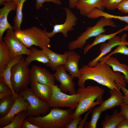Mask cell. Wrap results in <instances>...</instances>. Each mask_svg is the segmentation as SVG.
Listing matches in <instances>:
<instances>
[{
	"mask_svg": "<svg viewBox=\"0 0 128 128\" xmlns=\"http://www.w3.org/2000/svg\"><path fill=\"white\" fill-rule=\"evenodd\" d=\"M110 67L106 63L99 61L94 67H90L87 64L83 65L79 69L81 76L78 82V86L85 87L86 81L91 80L110 90L115 89L120 90V88L115 82L116 81L126 87V82L124 75L119 72H114Z\"/></svg>",
	"mask_w": 128,
	"mask_h": 128,
	"instance_id": "obj_1",
	"label": "cell"
},
{
	"mask_svg": "<svg viewBox=\"0 0 128 128\" xmlns=\"http://www.w3.org/2000/svg\"><path fill=\"white\" fill-rule=\"evenodd\" d=\"M74 110L70 108L62 109L52 108L48 113L44 116L28 117L27 118L40 128H64L73 119Z\"/></svg>",
	"mask_w": 128,
	"mask_h": 128,
	"instance_id": "obj_2",
	"label": "cell"
},
{
	"mask_svg": "<svg viewBox=\"0 0 128 128\" xmlns=\"http://www.w3.org/2000/svg\"><path fill=\"white\" fill-rule=\"evenodd\" d=\"M104 89L98 86L88 85L86 87H79L76 93L81 96L78 105L73 115V119L80 116L102 100Z\"/></svg>",
	"mask_w": 128,
	"mask_h": 128,
	"instance_id": "obj_3",
	"label": "cell"
},
{
	"mask_svg": "<svg viewBox=\"0 0 128 128\" xmlns=\"http://www.w3.org/2000/svg\"><path fill=\"white\" fill-rule=\"evenodd\" d=\"M106 26L115 27L117 26L113 21V19L101 17L94 26L87 27L85 31L82 33L75 40L69 43L68 45L69 50L82 49L89 38L105 33L106 30L104 27Z\"/></svg>",
	"mask_w": 128,
	"mask_h": 128,
	"instance_id": "obj_4",
	"label": "cell"
},
{
	"mask_svg": "<svg viewBox=\"0 0 128 128\" xmlns=\"http://www.w3.org/2000/svg\"><path fill=\"white\" fill-rule=\"evenodd\" d=\"M46 30L44 28L43 30L34 26L14 32L17 38L27 48L35 45L41 48L44 46H50V39L46 34Z\"/></svg>",
	"mask_w": 128,
	"mask_h": 128,
	"instance_id": "obj_5",
	"label": "cell"
},
{
	"mask_svg": "<svg viewBox=\"0 0 128 128\" xmlns=\"http://www.w3.org/2000/svg\"><path fill=\"white\" fill-rule=\"evenodd\" d=\"M25 59L23 57L11 69V82L14 90L17 94L27 88L30 83V69L27 65Z\"/></svg>",
	"mask_w": 128,
	"mask_h": 128,
	"instance_id": "obj_6",
	"label": "cell"
},
{
	"mask_svg": "<svg viewBox=\"0 0 128 128\" xmlns=\"http://www.w3.org/2000/svg\"><path fill=\"white\" fill-rule=\"evenodd\" d=\"M51 88L52 93L48 103L50 108L68 107L74 110L76 108L80 94H66L62 92L57 85L53 86Z\"/></svg>",
	"mask_w": 128,
	"mask_h": 128,
	"instance_id": "obj_7",
	"label": "cell"
},
{
	"mask_svg": "<svg viewBox=\"0 0 128 128\" xmlns=\"http://www.w3.org/2000/svg\"><path fill=\"white\" fill-rule=\"evenodd\" d=\"M18 94L23 96L29 105L27 110L28 117H36L41 114L44 116L49 112L51 108L48 103L41 100L28 87L20 91Z\"/></svg>",
	"mask_w": 128,
	"mask_h": 128,
	"instance_id": "obj_8",
	"label": "cell"
},
{
	"mask_svg": "<svg viewBox=\"0 0 128 128\" xmlns=\"http://www.w3.org/2000/svg\"><path fill=\"white\" fill-rule=\"evenodd\" d=\"M66 13V18L63 23L56 24L53 26V29L52 32H48L46 30V32L47 36L49 38L53 37L56 34L62 33L65 38L68 36V32L74 30L73 27L77 23L78 18L75 14L70 9L67 7H63Z\"/></svg>",
	"mask_w": 128,
	"mask_h": 128,
	"instance_id": "obj_9",
	"label": "cell"
},
{
	"mask_svg": "<svg viewBox=\"0 0 128 128\" xmlns=\"http://www.w3.org/2000/svg\"><path fill=\"white\" fill-rule=\"evenodd\" d=\"M13 30H7L5 36L3 38L4 42L10 50L12 58L13 59L19 55H30L31 52L30 50L20 42L16 36Z\"/></svg>",
	"mask_w": 128,
	"mask_h": 128,
	"instance_id": "obj_10",
	"label": "cell"
},
{
	"mask_svg": "<svg viewBox=\"0 0 128 128\" xmlns=\"http://www.w3.org/2000/svg\"><path fill=\"white\" fill-rule=\"evenodd\" d=\"M55 71L53 75L55 79L60 83L59 87L61 91L64 93L68 92L70 95L76 94L75 84L73 81L74 78L67 73L64 65L58 66Z\"/></svg>",
	"mask_w": 128,
	"mask_h": 128,
	"instance_id": "obj_11",
	"label": "cell"
},
{
	"mask_svg": "<svg viewBox=\"0 0 128 128\" xmlns=\"http://www.w3.org/2000/svg\"><path fill=\"white\" fill-rule=\"evenodd\" d=\"M127 37V33L123 34L121 37L116 35L109 40L107 42L102 43L100 48V54L96 58L89 62L87 65L91 67L95 66L101 57L104 56L110 52L112 48L116 46L122 44L128 46V41L126 39Z\"/></svg>",
	"mask_w": 128,
	"mask_h": 128,
	"instance_id": "obj_12",
	"label": "cell"
},
{
	"mask_svg": "<svg viewBox=\"0 0 128 128\" xmlns=\"http://www.w3.org/2000/svg\"><path fill=\"white\" fill-rule=\"evenodd\" d=\"M29 104L25 101L21 95H18L10 110L5 116L0 118V128H3L9 124L13 120L16 115L23 110H27Z\"/></svg>",
	"mask_w": 128,
	"mask_h": 128,
	"instance_id": "obj_13",
	"label": "cell"
},
{
	"mask_svg": "<svg viewBox=\"0 0 128 128\" xmlns=\"http://www.w3.org/2000/svg\"><path fill=\"white\" fill-rule=\"evenodd\" d=\"M30 74L39 83L51 87L55 85L54 75L45 68L34 65L30 69Z\"/></svg>",
	"mask_w": 128,
	"mask_h": 128,
	"instance_id": "obj_14",
	"label": "cell"
},
{
	"mask_svg": "<svg viewBox=\"0 0 128 128\" xmlns=\"http://www.w3.org/2000/svg\"><path fill=\"white\" fill-rule=\"evenodd\" d=\"M30 76V89L32 92L41 100L48 103L52 93L51 87L39 83L34 77Z\"/></svg>",
	"mask_w": 128,
	"mask_h": 128,
	"instance_id": "obj_15",
	"label": "cell"
},
{
	"mask_svg": "<svg viewBox=\"0 0 128 128\" xmlns=\"http://www.w3.org/2000/svg\"><path fill=\"white\" fill-rule=\"evenodd\" d=\"M67 55V58L64 65L66 71L74 78L78 79L80 77L81 73L78 67V63L81 56L73 50H69L64 52Z\"/></svg>",
	"mask_w": 128,
	"mask_h": 128,
	"instance_id": "obj_16",
	"label": "cell"
},
{
	"mask_svg": "<svg viewBox=\"0 0 128 128\" xmlns=\"http://www.w3.org/2000/svg\"><path fill=\"white\" fill-rule=\"evenodd\" d=\"M16 5L14 1L6 2L3 7L0 9V42L3 41L2 37L5 31L9 29H13L8 22L7 17L9 13L12 10H16Z\"/></svg>",
	"mask_w": 128,
	"mask_h": 128,
	"instance_id": "obj_17",
	"label": "cell"
},
{
	"mask_svg": "<svg viewBox=\"0 0 128 128\" xmlns=\"http://www.w3.org/2000/svg\"><path fill=\"white\" fill-rule=\"evenodd\" d=\"M110 96L109 98L100 103L99 106L102 112L116 106H120L123 102V96L120 90L115 89L110 90Z\"/></svg>",
	"mask_w": 128,
	"mask_h": 128,
	"instance_id": "obj_18",
	"label": "cell"
},
{
	"mask_svg": "<svg viewBox=\"0 0 128 128\" xmlns=\"http://www.w3.org/2000/svg\"><path fill=\"white\" fill-rule=\"evenodd\" d=\"M41 48L46 53L49 59V62L45 65L50 67L53 70L55 71L58 66L64 65L65 63L67 55L64 53L62 54L56 53L46 46H44Z\"/></svg>",
	"mask_w": 128,
	"mask_h": 128,
	"instance_id": "obj_19",
	"label": "cell"
},
{
	"mask_svg": "<svg viewBox=\"0 0 128 128\" xmlns=\"http://www.w3.org/2000/svg\"><path fill=\"white\" fill-rule=\"evenodd\" d=\"M102 0H78L75 7L79 10L80 14L86 16L95 8L103 10Z\"/></svg>",
	"mask_w": 128,
	"mask_h": 128,
	"instance_id": "obj_20",
	"label": "cell"
},
{
	"mask_svg": "<svg viewBox=\"0 0 128 128\" xmlns=\"http://www.w3.org/2000/svg\"><path fill=\"white\" fill-rule=\"evenodd\" d=\"M23 57V55L16 56L7 65L5 68L0 71V81H2L10 87L12 91L13 96L15 99L18 94L15 92L12 84L11 78V69L12 66L19 62Z\"/></svg>",
	"mask_w": 128,
	"mask_h": 128,
	"instance_id": "obj_21",
	"label": "cell"
},
{
	"mask_svg": "<svg viewBox=\"0 0 128 128\" xmlns=\"http://www.w3.org/2000/svg\"><path fill=\"white\" fill-rule=\"evenodd\" d=\"M125 119L120 112L115 109L111 115L107 114L105 116L101 125L103 128H116L119 124Z\"/></svg>",
	"mask_w": 128,
	"mask_h": 128,
	"instance_id": "obj_22",
	"label": "cell"
},
{
	"mask_svg": "<svg viewBox=\"0 0 128 128\" xmlns=\"http://www.w3.org/2000/svg\"><path fill=\"white\" fill-rule=\"evenodd\" d=\"M30 50L31 54L27 55L25 59V61L27 66L34 61H37L45 65L49 62V58L43 50H39L33 47H31Z\"/></svg>",
	"mask_w": 128,
	"mask_h": 128,
	"instance_id": "obj_23",
	"label": "cell"
},
{
	"mask_svg": "<svg viewBox=\"0 0 128 128\" xmlns=\"http://www.w3.org/2000/svg\"><path fill=\"white\" fill-rule=\"evenodd\" d=\"M112 67L114 72H118L122 73L124 75L126 83L128 84V65L120 63L115 57L110 56L103 61Z\"/></svg>",
	"mask_w": 128,
	"mask_h": 128,
	"instance_id": "obj_24",
	"label": "cell"
},
{
	"mask_svg": "<svg viewBox=\"0 0 128 128\" xmlns=\"http://www.w3.org/2000/svg\"><path fill=\"white\" fill-rule=\"evenodd\" d=\"M128 30V25L123 28H122L117 32L109 34L102 33L96 36L93 42L87 45L84 48L83 54H85L92 47L100 43L105 42L114 37L118 34L120 33L123 31Z\"/></svg>",
	"mask_w": 128,
	"mask_h": 128,
	"instance_id": "obj_25",
	"label": "cell"
},
{
	"mask_svg": "<svg viewBox=\"0 0 128 128\" xmlns=\"http://www.w3.org/2000/svg\"><path fill=\"white\" fill-rule=\"evenodd\" d=\"M13 59L6 44L3 41L0 42V71L5 68Z\"/></svg>",
	"mask_w": 128,
	"mask_h": 128,
	"instance_id": "obj_26",
	"label": "cell"
},
{
	"mask_svg": "<svg viewBox=\"0 0 128 128\" xmlns=\"http://www.w3.org/2000/svg\"><path fill=\"white\" fill-rule=\"evenodd\" d=\"M91 19H95L100 17L118 19L126 23L128 25V15L121 16L111 14L103 11L97 8H95L92 11L86 16Z\"/></svg>",
	"mask_w": 128,
	"mask_h": 128,
	"instance_id": "obj_27",
	"label": "cell"
},
{
	"mask_svg": "<svg viewBox=\"0 0 128 128\" xmlns=\"http://www.w3.org/2000/svg\"><path fill=\"white\" fill-rule=\"evenodd\" d=\"M26 0H15L14 1L16 5V15L14 20L13 26L14 31L21 29L20 26L22 22L23 14L22 9L24 2Z\"/></svg>",
	"mask_w": 128,
	"mask_h": 128,
	"instance_id": "obj_28",
	"label": "cell"
},
{
	"mask_svg": "<svg viewBox=\"0 0 128 128\" xmlns=\"http://www.w3.org/2000/svg\"><path fill=\"white\" fill-rule=\"evenodd\" d=\"M12 94L0 100V117H3L9 113L15 101Z\"/></svg>",
	"mask_w": 128,
	"mask_h": 128,
	"instance_id": "obj_29",
	"label": "cell"
},
{
	"mask_svg": "<svg viewBox=\"0 0 128 128\" xmlns=\"http://www.w3.org/2000/svg\"><path fill=\"white\" fill-rule=\"evenodd\" d=\"M27 117V110L22 111L17 114L11 122L3 128H21L23 121Z\"/></svg>",
	"mask_w": 128,
	"mask_h": 128,
	"instance_id": "obj_30",
	"label": "cell"
},
{
	"mask_svg": "<svg viewBox=\"0 0 128 128\" xmlns=\"http://www.w3.org/2000/svg\"><path fill=\"white\" fill-rule=\"evenodd\" d=\"M102 112L99 106L94 108L92 112L91 120L89 121L85 122L84 125V128H97V122Z\"/></svg>",
	"mask_w": 128,
	"mask_h": 128,
	"instance_id": "obj_31",
	"label": "cell"
},
{
	"mask_svg": "<svg viewBox=\"0 0 128 128\" xmlns=\"http://www.w3.org/2000/svg\"><path fill=\"white\" fill-rule=\"evenodd\" d=\"M127 46L124 44L117 46L115 50L110 52L108 55L101 57L98 61L102 62L108 57L116 53H120L124 55H128V47Z\"/></svg>",
	"mask_w": 128,
	"mask_h": 128,
	"instance_id": "obj_32",
	"label": "cell"
},
{
	"mask_svg": "<svg viewBox=\"0 0 128 128\" xmlns=\"http://www.w3.org/2000/svg\"><path fill=\"white\" fill-rule=\"evenodd\" d=\"M123 0H102V5L104 8L113 10L117 8Z\"/></svg>",
	"mask_w": 128,
	"mask_h": 128,
	"instance_id": "obj_33",
	"label": "cell"
},
{
	"mask_svg": "<svg viewBox=\"0 0 128 128\" xmlns=\"http://www.w3.org/2000/svg\"><path fill=\"white\" fill-rule=\"evenodd\" d=\"M12 94L10 87L2 81H0V100Z\"/></svg>",
	"mask_w": 128,
	"mask_h": 128,
	"instance_id": "obj_34",
	"label": "cell"
},
{
	"mask_svg": "<svg viewBox=\"0 0 128 128\" xmlns=\"http://www.w3.org/2000/svg\"><path fill=\"white\" fill-rule=\"evenodd\" d=\"M36 4L35 7L36 9H39L43 6V5L44 2H51L53 3L60 5L62 4L60 0H36Z\"/></svg>",
	"mask_w": 128,
	"mask_h": 128,
	"instance_id": "obj_35",
	"label": "cell"
},
{
	"mask_svg": "<svg viewBox=\"0 0 128 128\" xmlns=\"http://www.w3.org/2000/svg\"><path fill=\"white\" fill-rule=\"evenodd\" d=\"M117 9L121 12L128 13V0H123Z\"/></svg>",
	"mask_w": 128,
	"mask_h": 128,
	"instance_id": "obj_36",
	"label": "cell"
},
{
	"mask_svg": "<svg viewBox=\"0 0 128 128\" xmlns=\"http://www.w3.org/2000/svg\"><path fill=\"white\" fill-rule=\"evenodd\" d=\"M21 128H40L38 126L31 122L27 118H25L23 121Z\"/></svg>",
	"mask_w": 128,
	"mask_h": 128,
	"instance_id": "obj_37",
	"label": "cell"
},
{
	"mask_svg": "<svg viewBox=\"0 0 128 128\" xmlns=\"http://www.w3.org/2000/svg\"><path fill=\"white\" fill-rule=\"evenodd\" d=\"M82 119L81 116L76 118L73 119L66 126V128H78V125Z\"/></svg>",
	"mask_w": 128,
	"mask_h": 128,
	"instance_id": "obj_38",
	"label": "cell"
},
{
	"mask_svg": "<svg viewBox=\"0 0 128 128\" xmlns=\"http://www.w3.org/2000/svg\"><path fill=\"white\" fill-rule=\"evenodd\" d=\"M115 82L120 87V89L124 93L123 102L126 104H128V90L126 87L122 86L117 82L116 81Z\"/></svg>",
	"mask_w": 128,
	"mask_h": 128,
	"instance_id": "obj_39",
	"label": "cell"
},
{
	"mask_svg": "<svg viewBox=\"0 0 128 128\" xmlns=\"http://www.w3.org/2000/svg\"><path fill=\"white\" fill-rule=\"evenodd\" d=\"M120 106L121 107L120 112L126 119L128 120V104H126L123 102Z\"/></svg>",
	"mask_w": 128,
	"mask_h": 128,
	"instance_id": "obj_40",
	"label": "cell"
},
{
	"mask_svg": "<svg viewBox=\"0 0 128 128\" xmlns=\"http://www.w3.org/2000/svg\"><path fill=\"white\" fill-rule=\"evenodd\" d=\"M91 109H90L89 110V111L86 114L84 117L83 119H81L79 124L78 128H83L84 124L86 122V120L87 118L88 115Z\"/></svg>",
	"mask_w": 128,
	"mask_h": 128,
	"instance_id": "obj_41",
	"label": "cell"
},
{
	"mask_svg": "<svg viewBox=\"0 0 128 128\" xmlns=\"http://www.w3.org/2000/svg\"><path fill=\"white\" fill-rule=\"evenodd\" d=\"M116 128H128V120L125 119L123 120L117 126Z\"/></svg>",
	"mask_w": 128,
	"mask_h": 128,
	"instance_id": "obj_42",
	"label": "cell"
},
{
	"mask_svg": "<svg viewBox=\"0 0 128 128\" xmlns=\"http://www.w3.org/2000/svg\"><path fill=\"white\" fill-rule=\"evenodd\" d=\"M78 0H69V6L70 8L74 9Z\"/></svg>",
	"mask_w": 128,
	"mask_h": 128,
	"instance_id": "obj_43",
	"label": "cell"
},
{
	"mask_svg": "<svg viewBox=\"0 0 128 128\" xmlns=\"http://www.w3.org/2000/svg\"><path fill=\"white\" fill-rule=\"evenodd\" d=\"M15 0H0V5H4L7 2L13 1H14Z\"/></svg>",
	"mask_w": 128,
	"mask_h": 128,
	"instance_id": "obj_44",
	"label": "cell"
}]
</instances>
